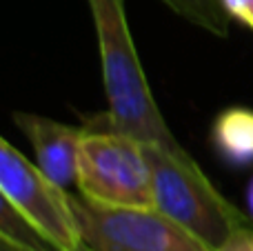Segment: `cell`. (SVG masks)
<instances>
[{
    "label": "cell",
    "instance_id": "obj_2",
    "mask_svg": "<svg viewBox=\"0 0 253 251\" xmlns=\"http://www.w3.org/2000/svg\"><path fill=\"white\" fill-rule=\"evenodd\" d=\"M153 173L156 209L196 236L211 251L224 245L249 218L231 205L189 156L178 158L156 145H144Z\"/></svg>",
    "mask_w": 253,
    "mask_h": 251
},
{
    "label": "cell",
    "instance_id": "obj_10",
    "mask_svg": "<svg viewBox=\"0 0 253 251\" xmlns=\"http://www.w3.org/2000/svg\"><path fill=\"white\" fill-rule=\"evenodd\" d=\"M222 2H224V9L229 11V16L247 25V20H249L253 11V0H222Z\"/></svg>",
    "mask_w": 253,
    "mask_h": 251
},
{
    "label": "cell",
    "instance_id": "obj_4",
    "mask_svg": "<svg viewBox=\"0 0 253 251\" xmlns=\"http://www.w3.org/2000/svg\"><path fill=\"white\" fill-rule=\"evenodd\" d=\"M0 194L53 249L74 251L83 243L71 196L9 140L0 142Z\"/></svg>",
    "mask_w": 253,
    "mask_h": 251
},
{
    "label": "cell",
    "instance_id": "obj_9",
    "mask_svg": "<svg viewBox=\"0 0 253 251\" xmlns=\"http://www.w3.org/2000/svg\"><path fill=\"white\" fill-rule=\"evenodd\" d=\"M213 251H253V229L251 227H242L227 243L220 245V247Z\"/></svg>",
    "mask_w": 253,
    "mask_h": 251
},
{
    "label": "cell",
    "instance_id": "obj_1",
    "mask_svg": "<svg viewBox=\"0 0 253 251\" xmlns=\"http://www.w3.org/2000/svg\"><path fill=\"white\" fill-rule=\"evenodd\" d=\"M89 9L96 25L102 83L109 102L105 125L129 133L142 145H156L178 158H189L151 96L126 25L125 0H89Z\"/></svg>",
    "mask_w": 253,
    "mask_h": 251
},
{
    "label": "cell",
    "instance_id": "obj_11",
    "mask_svg": "<svg viewBox=\"0 0 253 251\" xmlns=\"http://www.w3.org/2000/svg\"><path fill=\"white\" fill-rule=\"evenodd\" d=\"M0 251H38V249H29V247H22V245H16V243H9V240L0 238ZM42 251H56V249H42ZM74 251H93L91 247H89L87 243H80L78 247H76Z\"/></svg>",
    "mask_w": 253,
    "mask_h": 251
},
{
    "label": "cell",
    "instance_id": "obj_6",
    "mask_svg": "<svg viewBox=\"0 0 253 251\" xmlns=\"http://www.w3.org/2000/svg\"><path fill=\"white\" fill-rule=\"evenodd\" d=\"M13 123L31 142L36 165L65 189L76 185L83 129H74L58 120L38 114H27V111H16Z\"/></svg>",
    "mask_w": 253,
    "mask_h": 251
},
{
    "label": "cell",
    "instance_id": "obj_8",
    "mask_svg": "<svg viewBox=\"0 0 253 251\" xmlns=\"http://www.w3.org/2000/svg\"><path fill=\"white\" fill-rule=\"evenodd\" d=\"M169 9H173L178 16L189 20L191 25L202 27L211 34L224 36L229 34V11L224 9L222 0H162Z\"/></svg>",
    "mask_w": 253,
    "mask_h": 251
},
{
    "label": "cell",
    "instance_id": "obj_12",
    "mask_svg": "<svg viewBox=\"0 0 253 251\" xmlns=\"http://www.w3.org/2000/svg\"><path fill=\"white\" fill-rule=\"evenodd\" d=\"M247 207H249V213H251V218H253V178H251V182H249V189H247Z\"/></svg>",
    "mask_w": 253,
    "mask_h": 251
},
{
    "label": "cell",
    "instance_id": "obj_5",
    "mask_svg": "<svg viewBox=\"0 0 253 251\" xmlns=\"http://www.w3.org/2000/svg\"><path fill=\"white\" fill-rule=\"evenodd\" d=\"M83 240L93 251H211L160 209L105 207L71 196Z\"/></svg>",
    "mask_w": 253,
    "mask_h": 251
},
{
    "label": "cell",
    "instance_id": "obj_7",
    "mask_svg": "<svg viewBox=\"0 0 253 251\" xmlns=\"http://www.w3.org/2000/svg\"><path fill=\"white\" fill-rule=\"evenodd\" d=\"M213 145L231 165L253 163V111L229 107L213 123Z\"/></svg>",
    "mask_w": 253,
    "mask_h": 251
},
{
    "label": "cell",
    "instance_id": "obj_3",
    "mask_svg": "<svg viewBox=\"0 0 253 251\" xmlns=\"http://www.w3.org/2000/svg\"><path fill=\"white\" fill-rule=\"evenodd\" d=\"M76 187L84 198L105 207H156L147 147L109 125L83 129Z\"/></svg>",
    "mask_w": 253,
    "mask_h": 251
},
{
    "label": "cell",
    "instance_id": "obj_13",
    "mask_svg": "<svg viewBox=\"0 0 253 251\" xmlns=\"http://www.w3.org/2000/svg\"><path fill=\"white\" fill-rule=\"evenodd\" d=\"M247 27H251V29H253V11H251V16H249V20H247Z\"/></svg>",
    "mask_w": 253,
    "mask_h": 251
}]
</instances>
